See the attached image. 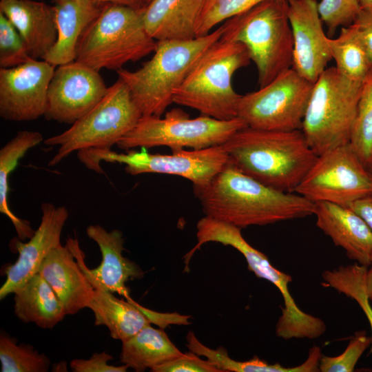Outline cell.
Instances as JSON below:
<instances>
[{
  "mask_svg": "<svg viewBox=\"0 0 372 372\" xmlns=\"http://www.w3.org/2000/svg\"><path fill=\"white\" fill-rule=\"evenodd\" d=\"M193 189L205 216L241 229L304 218L315 211V203L295 192L269 187L229 160L208 184Z\"/></svg>",
  "mask_w": 372,
  "mask_h": 372,
  "instance_id": "obj_1",
  "label": "cell"
},
{
  "mask_svg": "<svg viewBox=\"0 0 372 372\" xmlns=\"http://www.w3.org/2000/svg\"><path fill=\"white\" fill-rule=\"evenodd\" d=\"M223 147L229 161L242 172L286 192H294L318 157L301 130H267L246 126Z\"/></svg>",
  "mask_w": 372,
  "mask_h": 372,
  "instance_id": "obj_2",
  "label": "cell"
},
{
  "mask_svg": "<svg viewBox=\"0 0 372 372\" xmlns=\"http://www.w3.org/2000/svg\"><path fill=\"white\" fill-rule=\"evenodd\" d=\"M223 27L190 40L158 41L152 57L136 71H116L129 87L143 116H162L203 53L220 39Z\"/></svg>",
  "mask_w": 372,
  "mask_h": 372,
  "instance_id": "obj_3",
  "label": "cell"
},
{
  "mask_svg": "<svg viewBox=\"0 0 372 372\" xmlns=\"http://www.w3.org/2000/svg\"><path fill=\"white\" fill-rule=\"evenodd\" d=\"M287 0H265L224 21L220 39L247 49L259 87L292 68L293 42Z\"/></svg>",
  "mask_w": 372,
  "mask_h": 372,
  "instance_id": "obj_4",
  "label": "cell"
},
{
  "mask_svg": "<svg viewBox=\"0 0 372 372\" xmlns=\"http://www.w3.org/2000/svg\"><path fill=\"white\" fill-rule=\"evenodd\" d=\"M250 61L243 44L218 40L203 53L176 90L174 103L218 120L237 117L242 95L234 90L232 76Z\"/></svg>",
  "mask_w": 372,
  "mask_h": 372,
  "instance_id": "obj_5",
  "label": "cell"
},
{
  "mask_svg": "<svg viewBox=\"0 0 372 372\" xmlns=\"http://www.w3.org/2000/svg\"><path fill=\"white\" fill-rule=\"evenodd\" d=\"M143 10L107 3L85 28L76 49L75 61L99 72L118 70L154 52L157 41L147 32Z\"/></svg>",
  "mask_w": 372,
  "mask_h": 372,
  "instance_id": "obj_6",
  "label": "cell"
},
{
  "mask_svg": "<svg viewBox=\"0 0 372 372\" xmlns=\"http://www.w3.org/2000/svg\"><path fill=\"white\" fill-rule=\"evenodd\" d=\"M363 83L331 67L313 83L301 131L317 156L349 143Z\"/></svg>",
  "mask_w": 372,
  "mask_h": 372,
  "instance_id": "obj_7",
  "label": "cell"
},
{
  "mask_svg": "<svg viewBox=\"0 0 372 372\" xmlns=\"http://www.w3.org/2000/svg\"><path fill=\"white\" fill-rule=\"evenodd\" d=\"M126 83L120 78L103 99L63 132L43 141L59 149L48 163L54 166L75 151L111 149L142 117Z\"/></svg>",
  "mask_w": 372,
  "mask_h": 372,
  "instance_id": "obj_8",
  "label": "cell"
},
{
  "mask_svg": "<svg viewBox=\"0 0 372 372\" xmlns=\"http://www.w3.org/2000/svg\"><path fill=\"white\" fill-rule=\"evenodd\" d=\"M246 126V123L238 116L223 121L201 114L190 118L183 110L175 108L163 118L142 116L116 145L125 151L159 146L169 147L172 151L184 147L200 149L224 144Z\"/></svg>",
  "mask_w": 372,
  "mask_h": 372,
  "instance_id": "obj_9",
  "label": "cell"
},
{
  "mask_svg": "<svg viewBox=\"0 0 372 372\" xmlns=\"http://www.w3.org/2000/svg\"><path fill=\"white\" fill-rule=\"evenodd\" d=\"M146 149L118 154L111 149H90L78 152V158L88 169L97 173L103 172L100 162L104 161L125 164V171L131 175L144 173L175 175L188 179L196 187L208 184L229 160L223 145L200 149L174 150L171 154H152Z\"/></svg>",
  "mask_w": 372,
  "mask_h": 372,
  "instance_id": "obj_10",
  "label": "cell"
},
{
  "mask_svg": "<svg viewBox=\"0 0 372 372\" xmlns=\"http://www.w3.org/2000/svg\"><path fill=\"white\" fill-rule=\"evenodd\" d=\"M313 83L293 68L285 70L259 90L242 95L238 117L261 130H301Z\"/></svg>",
  "mask_w": 372,
  "mask_h": 372,
  "instance_id": "obj_11",
  "label": "cell"
},
{
  "mask_svg": "<svg viewBox=\"0 0 372 372\" xmlns=\"http://www.w3.org/2000/svg\"><path fill=\"white\" fill-rule=\"evenodd\" d=\"M294 192L313 203L348 207L372 194V174L349 143L318 156Z\"/></svg>",
  "mask_w": 372,
  "mask_h": 372,
  "instance_id": "obj_12",
  "label": "cell"
},
{
  "mask_svg": "<svg viewBox=\"0 0 372 372\" xmlns=\"http://www.w3.org/2000/svg\"><path fill=\"white\" fill-rule=\"evenodd\" d=\"M196 229L197 243L183 258L185 270L188 269L189 262L194 254L205 243L214 242L231 246L245 257L251 271L257 277L269 281L280 291L284 300L280 320L291 324L303 318L304 312L297 306L288 289L292 277L275 268L263 253L250 245L242 236L241 228L205 216L198 221Z\"/></svg>",
  "mask_w": 372,
  "mask_h": 372,
  "instance_id": "obj_13",
  "label": "cell"
},
{
  "mask_svg": "<svg viewBox=\"0 0 372 372\" xmlns=\"http://www.w3.org/2000/svg\"><path fill=\"white\" fill-rule=\"evenodd\" d=\"M107 88L92 68L76 61L60 65L49 85L44 117L72 125L103 99Z\"/></svg>",
  "mask_w": 372,
  "mask_h": 372,
  "instance_id": "obj_14",
  "label": "cell"
},
{
  "mask_svg": "<svg viewBox=\"0 0 372 372\" xmlns=\"http://www.w3.org/2000/svg\"><path fill=\"white\" fill-rule=\"evenodd\" d=\"M56 66L30 61L0 69V116L11 121H29L44 116L48 91Z\"/></svg>",
  "mask_w": 372,
  "mask_h": 372,
  "instance_id": "obj_15",
  "label": "cell"
},
{
  "mask_svg": "<svg viewBox=\"0 0 372 372\" xmlns=\"http://www.w3.org/2000/svg\"><path fill=\"white\" fill-rule=\"evenodd\" d=\"M41 223L30 240L23 242L14 238L12 247L18 252L16 262L5 269L6 279L0 288V299L13 293L29 279L39 273L41 265L55 247L61 245V235L68 219L65 206L56 207L51 203L41 205Z\"/></svg>",
  "mask_w": 372,
  "mask_h": 372,
  "instance_id": "obj_16",
  "label": "cell"
},
{
  "mask_svg": "<svg viewBox=\"0 0 372 372\" xmlns=\"http://www.w3.org/2000/svg\"><path fill=\"white\" fill-rule=\"evenodd\" d=\"M288 17L293 35L292 68L315 83L332 56L316 0H289Z\"/></svg>",
  "mask_w": 372,
  "mask_h": 372,
  "instance_id": "obj_17",
  "label": "cell"
},
{
  "mask_svg": "<svg viewBox=\"0 0 372 372\" xmlns=\"http://www.w3.org/2000/svg\"><path fill=\"white\" fill-rule=\"evenodd\" d=\"M66 245L70 248L78 263L94 287V295L88 308L94 316L96 326H105L112 338L122 342L127 340L152 322L143 312L142 306L130 297L127 301L116 298L87 272L85 255L76 238H68Z\"/></svg>",
  "mask_w": 372,
  "mask_h": 372,
  "instance_id": "obj_18",
  "label": "cell"
},
{
  "mask_svg": "<svg viewBox=\"0 0 372 372\" xmlns=\"http://www.w3.org/2000/svg\"><path fill=\"white\" fill-rule=\"evenodd\" d=\"M316 225L342 247L350 260L369 267L372 261V231L349 207L329 202H316Z\"/></svg>",
  "mask_w": 372,
  "mask_h": 372,
  "instance_id": "obj_19",
  "label": "cell"
},
{
  "mask_svg": "<svg viewBox=\"0 0 372 372\" xmlns=\"http://www.w3.org/2000/svg\"><path fill=\"white\" fill-rule=\"evenodd\" d=\"M39 273L56 293L66 315L88 308L94 287L67 245L53 249L43 261Z\"/></svg>",
  "mask_w": 372,
  "mask_h": 372,
  "instance_id": "obj_20",
  "label": "cell"
},
{
  "mask_svg": "<svg viewBox=\"0 0 372 372\" xmlns=\"http://www.w3.org/2000/svg\"><path fill=\"white\" fill-rule=\"evenodd\" d=\"M0 12L14 25L33 59H43L57 40L52 6L32 0H1Z\"/></svg>",
  "mask_w": 372,
  "mask_h": 372,
  "instance_id": "obj_21",
  "label": "cell"
},
{
  "mask_svg": "<svg viewBox=\"0 0 372 372\" xmlns=\"http://www.w3.org/2000/svg\"><path fill=\"white\" fill-rule=\"evenodd\" d=\"M86 234L98 245L102 256L96 268L90 269L85 265L87 272L106 289L125 298L130 297L126 282L141 278L144 272L137 264L123 256L125 249L121 231H108L99 225H91L87 227Z\"/></svg>",
  "mask_w": 372,
  "mask_h": 372,
  "instance_id": "obj_22",
  "label": "cell"
},
{
  "mask_svg": "<svg viewBox=\"0 0 372 372\" xmlns=\"http://www.w3.org/2000/svg\"><path fill=\"white\" fill-rule=\"evenodd\" d=\"M52 3L57 40L43 60L56 67L75 61L81 34L105 4L94 0H52Z\"/></svg>",
  "mask_w": 372,
  "mask_h": 372,
  "instance_id": "obj_23",
  "label": "cell"
},
{
  "mask_svg": "<svg viewBox=\"0 0 372 372\" xmlns=\"http://www.w3.org/2000/svg\"><path fill=\"white\" fill-rule=\"evenodd\" d=\"M203 1L152 0L143 10L145 27L156 41L193 39Z\"/></svg>",
  "mask_w": 372,
  "mask_h": 372,
  "instance_id": "obj_24",
  "label": "cell"
},
{
  "mask_svg": "<svg viewBox=\"0 0 372 372\" xmlns=\"http://www.w3.org/2000/svg\"><path fill=\"white\" fill-rule=\"evenodd\" d=\"M14 311L24 322L52 329L66 316L65 308L49 283L37 273L14 293Z\"/></svg>",
  "mask_w": 372,
  "mask_h": 372,
  "instance_id": "obj_25",
  "label": "cell"
},
{
  "mask_svg": "<svg viewBox=\"0 0 372 372\" xmlns=\"http://www.w3.org/2000/svg\"><path fill=\"white\" fill-rule=\"evenodd\" d=\"M182 353L163 330L149 324L122 342L120 357L123 364L135 371L142 372Z\"/></svg>",
  "mask_w": 372,
  "mask_h": 372,
  "instance_id": "obj_26",
  "label": "cell"
},
{
  "mask_svg": "<svg viewBox=\"0 0 372 372\" xmlns=\"http://www.w3.org/2000/svg\"><path fill=\"white\" fill-rule=\"evenodd\" d=\"M43 140V135L39 132L19 131L0 150V212L10 220L19 239L22 240L30 238L35 230L32 229L29 222L19 218L11 211L8 203V179L19 160Z\"/></svg>",
  "mask_w": 372,
  "mask_h": 372,
  "instance_id": "obj_27",
  "label": "cell"
},
{
  "mask_svg": "<svg viewBox=\"0 0 372 372\" xmlns=\"http://www.w3.org/2000/svg\"><path fill=\"white\" fill-rule=\"evenodd\" d=\"M332 59L338 72L346 78L364 83L372 76V65L355 28H341L336 38H328Z\"/></svg>",
  "mask_w": 372,
  "mask_h": 372,
  "instance_id": "obj_28",
  "label": "cell"
},
{
  "mask_svg": "<svg viewBox=\"0 0 372 372\" xmlns=\"http://www.w3.org/2000/svg\"><path fill=\"white\" fill-rule=\"evenodd\" d=\"M366 271L367 267L355 263L340 266L333 270H326L322 277L324 287L335 289L359 304L369 320L372 338V308L365 292ZM370 352L372 353V342Z\"/></svg>",
  "mask_w": 372,
  "mask_h": 372,
  "instance_id": "obj_29",
  "label": "cell"
},
{
  "mask_svg": "<svg viewBox=\"0 0 372 372\" xmlns=\"http://www.w3.org/2000/svg\"><path fill=\"white\" fill-rule=\"evenodd\" d=\"M1 372H46L50 361L29 344L17 345V340L5 333L0 336Z\"/></svg>",
  "mask_w": 372,
  "mask_h": 372,
  "instance_id": "obj_30",
  "label": "cell"
},
{
  "mask_svg": "<svg viewBox=\"0 0 372 372\" xmlns=\"http://www.w3.org/2000/svg\"><path fill=\"white\" fill-rule=\"evenodd\" d=\"M186 340V345L190 351L206 358L221 372H278L280 370L278 363L269 364L258 357L242 362L233 360L224 347L213 349L205 346L193 331L187 333Z\"/></svg>",
  "mask_w": 372,
  "mask_h": 372,
  "instance_id": "obj_31",
  "label": "cell"
},
{
  "mask_svg": "<svg viewBox=\"0 0 372 372\" xmlns=\"http://www.w3.org/2000/svg\"><path fill=\"white\" fill-rule=\"evenodd\" d=\"M349 143L368 167L372 163V76L363 83Z\"/></svg>",
  "mask_w": 372,
  "mask_h": 372,
  "instance_id": "obj_32",
  "label": "cell"
},
{
  "mask_svg": "<svg viewBox=\"0 0 372 372\" xmlns=\"http://www.w3.org/2000/svg\"><path fill=\"white\" fill-rule=\"evenodd\" d=\"M263 1L265 0H203L196 23V37L208 34L216 25Z\"/></svg>",
  "mask_w": 372,
  "mask_h": 372,
  "instance_id": "obj_33",
  "label": "cell"
},
{
  "mask_svg": "<svg viewBox=\"0 0 372 372\" xmlns=\"http://www.w3.org/2000/svg\"><path fill=\"white\" fill-rule=\"evenodd\" d=\"M31 59L19 32L0 12V66L9 68L22 65Z\"/></svg>",
  "mask_w": 372,
  "mask_h": 372,
  "instance_id": "obj_34",
  "label": "cell"
},
{
  "mask_svg": "<svg viewBox=\"0 0 372 372\" xmlns=\"http://www.w3.org/2000/svg\"><path fill=\"white\" fill-rule=\"evenodd\" d=\"M318 10L328 34L333 36L339 27H348L354 23L361 7L359 0H321L318 3Z\"/></svg>",
  "mask_w": 372,
  "mask_h": 372,
  "instance_id": "obj_35",
  "label": "cell"
},
{
  "mask_svg": "<svg viewBox=\"0 0 372 372\" xmlns=\"http://www.w3.org/2000/svg\"><path fill=\"white\" fill-rule=\"evenodd\" d=\"M371 336L366 331L355 333L345 350L339 355L330 357L322 355L319 369L321 372H351L364 351L371 344Z\"/></svg>",
  "mask_w": 372,
  "mask_h": 372,
  "instance_id": "obj_36",
  "label": "cell"
},
{
  "mask_svg": "<svg viewBox=\"0 0 372 372\" xmlns=\"http://www.w3.org/2000/svg\"><path fill=\"white\" fill-rule=\"evenodd\" d=\"M153 372H221L207 360H204L197 354L189 351L178 357L155 366Z\"/></svg>",
  "mask_w": 372,
  "mask_h": 372,
  "instance_id": "obj_37",
  "label": "cell"
},
{
  "mask_svg": "<svg viewBox=\"0 0 372 372\" xmlns=\"http://www.w3.org/2000/svg\"><path fill=\"white\" fill-rule=\"evenodd\" d=\"M113 357L106 352L94 353L87 360L74 359L70 366L74 372H125L129 366L126 364L113 366L108 362Z\"/></svg>",
  "mask_w": 372,
  "mask_h": 372,
  "instance_id": "obj_38",
  "label": "cell"
},
{
  "mask_svg": "<svg viewBox=\"0 0 372 372\" xmlns=\"http://www.w3.org/2000/svg\"><path fill=\"white\" fill-rule=\"evenodd\" d=\"M352 25L362 41L372 65V10L361 9Z\"/></svg>",
  "mask_w": 372,
  "mask_h": 372,
  "instance_id": "obj_39",
  "label": "cell"
},
{
  "mask_svg": "<svg viewBox=\"0 0 372 372\" xmlns=\"http://www.w3.org/2000/svg\"><path fill=\"white\" fill-rule=\"evenodd\" d=\"M348 207L358 214L372 231V194L356 200Z\"/></svg>",
  "mask_w": 372,
  "mask_h": 372,
  "instance_id": "obj_40",
  "label": "cell"
},
{
  "mask_svg": "<svg viewBox=\"0 0 372 372\" xmlns=\"http://www.w3.org/2000/svg\"><path fill=\"white\" fill-rule=\"evenodd\" d=\"M99 4H118L132 8L136 10H142L147 6L146 0H94Z\"/></svg>",
  "mask_w": 372,
  "mask_h": 372,
  "instance_id": "obj_41",
  "label": "cell"
},
{
  "mask_svg": "<svg viewBox=\"0 0 372 372\" xmlns=\"http://www.w3.org/2000/svg\"><path fill=\"white\" fill-rule=\"evenodd\" d=\"M365 292L372 308V261L365 277Z\"/></svg>",
  "mask_w": 372,
  "mask_h": 372,
  "instance_id": "obj_42",
  "label": "cell"
},
{
  "mask_svg": "<svg viewBox=\"0 0 372 372\" xmlns=\"http://www.w3.org/2000/svg\"><path fill=\"white\" fill-rule=\"evenodd\" d=\"M361 9L372 10V0H359Z\"/></svg>",
  "mask_w": 372,
  "mask_h": 372,
  "instance_id": "obj_43",
  "label": "cell"
},
{
  "mask_svg": "<svg viewBox=\"0 0 372 372\" xmlns=\"http://www.w3.org/2000/svg\"><path fill=\"white\" fill-rule=\"evenodd\" d=\"M368 169L369 172H371V174H372V163L368 166Z\"/></svg>",
  "mask_w": 372,
  "mask_h": 372,
  "instance_id": "obj_44",
  "label": "cell"
},
{
  "mask_svg": "<svg viewBox=\"0 0 372 372\" xmlns=\"http://www.w3.org/2000/svg\"><path fill=\"white\" fill-rule=\"evenodd\" d=\"M152 0H146L147 1V6L152 1Z\"/></svg>",
  "mask_w": 372,
  "mask_h": 372,
  "instance_id": "obj_45",
  "label": "cell"
}]
</instances>
